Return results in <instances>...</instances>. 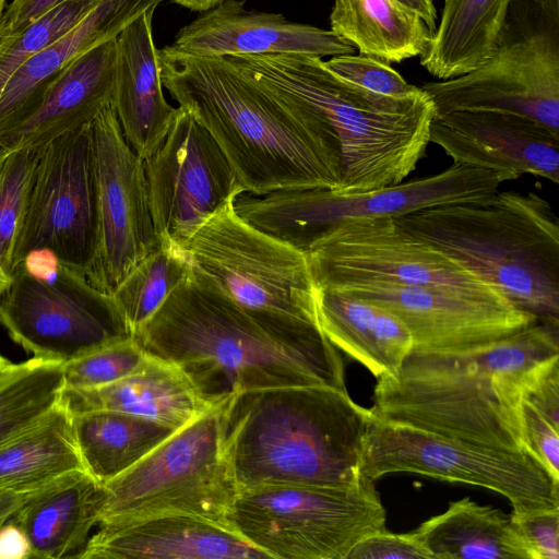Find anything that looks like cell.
<instances>
[{
    "instance_id": "6da1fadb",
    "label": "cell",
    "mask_w": 559,
    "mask_h": 559,
    "mask_svg": "<svg viewBox=\"0 0 559 559\" xmlns=\"http://www.w3.org/2000/svg\"><path fill=\"white\" fill-rule=\"evenodd\" d=\"M133 340L146 355L181 369L211 406L267 388L347 391L340 350L318 323L251 312L193 263Z\"/></svg>"
},
{
    "instance_id": "7a4b0ae2",
    "label": "cell",
    "mask_w": 559,
    "mask_h": 559,
    "mask_svg": "<svg viewBox=\"0 0 559 559\" xmlns=\"http://www.w3.org/2000/svg\"><path fill=\"white\" fill-rule=\"evenodd\" d=\"M159 56L164 88L212 134L243 192L341 188V143L319 116L228 58Z\"/></svg>"
},
{
    "instance_id": "3957f363",
    "label": "cell",
    "mask_w": 559,
    "mask_h": 559,
    "mask_svg": "<svg viewBox=\"0 0 559 559\" xmlns=\"http://www.w3.org/2000/svg\"><path fill=\"white\" fill-rule=\"evenodd\" d=\"M559 325L536 323L461 352L412 350L394 376L377 379L372 416L439 436L531 452L522 405L542 367L559 356Z\"/></svg>"
},
{
    "instance_id": "277c9868",
    "label": "cell",
    "mask_w": 559,
    "mask_h": 559,
    "mask_svg": "<svg viewBox=\"0 0 559 559\" xmlns=\"http://www.w3.org/2000/svg\"><path fill=\"white\" fill-rule=\"evenodd\" d=\"M226 455L239 489L358 484L372 418L347 391L287 385L237 393L222 404Z\"/></svg>"
},
{
    "instance_id": "5b68a950",
    "label": "cell",
    "mask_w": 559,
    "mask_h": 559,
    "mask_svg": "<svg viewBox=\"0 0 559 559\" xmlns=\"http://www.w3.org/2000/svg\"><path fill=\"white\" fill-rule=\"evenodd\" d=\"M228 59L334 130L343 160L336 193L356 194L401 183L425 154L435 108L421 87L404 97L376 94L345 81L329 70L322 58L310 55Z\"/></svg>"
},
{
    "instance_id": "8992f818",
    "label": "cell",
    "mask_w": 559,
    "mask_h": 559,
    "mask_svg": "<svg viewBox=\"0 0 559 559\" xmlns=\"http://www.w3.org/2000/svg\"><path fill=\"white\" fill-rule=\"evenodd\" d=\"M395 219L516 308L559 325V221L539 194L496 190Z\"/></svg>"
},
{
    "instance_id": "52a82bcc",
    "label": "cell",
    "mask_w": 559,
    "mask_h": 559,
    "mask_svg": "<svg viewBox=\"0 0 559 559\" xmlns=\"http://www.w3.org/2000/svg\"><path fill=\"white\" fill-rule=\"evenodd\" d=\"M420 87L435 116L509 114L559 135V0H511L496 47L483 64Z\"/></svg>"
},
{
    "instance_id": "ba28073f",
    "label": "cell",
    "mask_w": 559,
    "mask_h": 559,
    "mask_svg": "<svg viewBox=\"0 0 559 559\" xmlns=\"http://www.w3.org/2000/svg\"><path fill=\"white\" fill-rule=\"evenodd\" d=\"M229 527L269 558L346 559L361 538L385 530L374 480L349 488L260 485L239 489Z\"/></svg>"
},
{
    "instance_id": "9c48e42d",
    "label": "cell",
    "mask_w": 559,
    "mask_h": 559,
    "mask_svg": "<svg viewBox=\"0 0 559 559\" xmlns=\"http://www.w3.org/2000/svg\"><path fill=\"white\" fill-rule=\"evenodd\" d=\"M104 486L98 524L183 513L230 528L228 518L239 487L226 455L222 404L177 429Z\"/></svg>"
},
{
    "instance_id": "30bf717a",
    "label": "cell",
    "mask_w": 559,
    "mask_h": 559,
    "mask_svg": "<svg viewBox=\"0 0 559 559\" xmlns=\"http://www.w3.org/2000/svg\"><path fill=\"white\" fill-rule=\"evenodd\" d=\"M0 324L34 358L59 364L133 337L112 296L48 250L29 252L14 267Z\"/></svg>"
},
{
    "instance_id": "8fae6325",
    "label": "cell",
    "mask_w": 559,
    "mask_h": 559,
    "mask_svg": "<svg viewBox=\"0 0 559 559\" xmlns=\"http://www.w3.org/2000/svg\"><path fill=\"white\" fill-rule=\"evenodd\" d=\"M509 179L500 173L453 163L426 177L356 194L330 189L239 193L235 212L254 228L304 253L333 226L352 218L400 217L439 205L486 197Z\"/></svg>"
},
{
    "instance_id": "7c38bea8",
    "label": "cell",
    "mask_w": 559,
    "mask_h": 559,
    "mask_svg": "<svg viewBox=\"0 0 559 559\" xmlns=\"http://www.w3.org/2000/svg\"><path fill=\"white\" fill-rule=\"evenodd\" d=\"M360 472L372 480L402 472L484 487L510 501L511 518L559 510V481L532 452L478 445L373 416Z\"/></svg>"
},
{
    "instance_id": "4fadbf2b",
    "label": "cell",
    "mask_w": 559,
    "mask_h": 559,
    "mask_svg": "<svg viewBox=\"0 0 559 559\" xmlns=\"http://www.w3.org/2000/svg\"><path fill=\"white\" fill-rule=\"evenodd\" d=\"M306 254L317 287L369 282L510 302L442 251L403 228L395 217L344 221L317 239Z\"/></svg>"
},
{
    "instance_id": "5bb4252c",
    "label": "cell",
    "mask_w": 559,
    "mask_h": 559,
    "mask_svg": "<svg viewBox=\"0 0 559 559\" xmlns=\"http://www.w3.org/2000/svg\"><path fill=\"white\" fill-rule=\"evenodd\" d=\"M183 252L245 309L318 323L307 254L248 224L233 202L192 236Z\"/></svg>"
},
{
    "instance_id": "9a60e30c",
    "label": "cell",
    "mask_w": 559,
    "mask_h": 559,
    "mask_svg": "<svg viewBox=\"0 0 559 559\" xmlns=\"http://www.w3.org/2000/svg\"><path fill=\"white\" fill-rule=\"evenodd\" d=\"M99 243L98 193L91 123L41 147L12 270L32 251L48 250L88 276Z\"/></svg>"
},
{
    "instance_id": "2e32d148",
    "label": "cell",
    "mask_w": 559,
    "mask_h": 559,
    "mask_svg": "<svg viewBox=\"0 0 559 559\" xmlns=\"http://www.w3.org/2000/svg\"><path fill=\"white\" fill-rule=\"evenodd\" d=\"M143 164L156 234L180 251L243 192L215 139L180 106L166 136Z\"/></svg>"
},
{
    "instance_id": "e0dca14e",
    "label": "cell",
    "mask_w": 559,
    "mask_h": 559,
    "mask_svg": "<svg viewBox=\"0 0 559 559\" xmlns=\"http://www.w3.org/2000/svg\"><path fill=\"white\" fill-rule=\"evenodd\" d=\"M98 193L99 243L86 277L112 294L130 271L162 243L152 216L143 158L123 136L112 105L91 122Z\"/></svg>"
},
{
    "instance_id": "ac0fdd59",
    "label": "cell",
    "mask_w": 559,
    "mask_h": 559,
    "mask_svg": "<svg viewBox=\"0 0 559 559\" xmlns=\"http://www.w3.org/2000/svg\"><path fill=\"white\" fill-rule=\"evenodd\" d=\"M378 305L407 328L415 352H461L506 338L538 320L511 302L471 299L440 290L381 283L332 287Z\"/></svg>"
},
{
    "instance_id": "d6986e66",
    "label": "cell",
    "mask_w": 559,
    "mask_h": 559,
    "mask_svg": "<svg viewBox=\"0 0 559 559\" xmlns=\"http://www.w3.org/2000/svg\"><path fill=\"white\" fill-rule=\"evenodd\" d=\"M429 143L453 163L500 173L509 181L528 174L559 182V135L525 117L491 111L433 116Z\"/></svg>"
},
{
    "instance_id": "ffe728a7",
    "label": "cell",
    "mask_w": 559,
    "mask_h": 559,
    "mask_svg": "<svg viewBox=\"0 0 559 559\" xmlns=\"http://www.w3.org/2000/svg\"><path fill=\"white\" fill-rule=\"evenodd\" d=\"M168 55L228 58L302 53L316 57L355 52L331 29L288 21L283 14L247 11L240 0H224L183 26Z\"/></svg>"
},
{
    "instance_id": "44dd1931",
    "label": "cell",
    "mask_w": 559,
    "mask_h": 559,
    "mask_svg": "<svg viewBox=\"0 0 559 559\" xmlns=\"http://www.w3.org/2000/svg\"><path fill=\"white\" fill-rule=\"evenodd\" d=\"M99 525L75 558H269L230 528L183 513H162Z\"/></svg>"
},
{
    "instance_id": "7402d4cb",
    "label": "cell",
    "mask_w": 559,
    "mask_h": 559,
    "mask_svg": "<svg viewBox=\"0 0 559 559\" xmlns=\"http://www.w3.org/2000/svg\"><path fill=\"white\" fill-rule=\"evenodd\" d=\"M148 9L116 37V67L111 105L129 145L146 158L162 143L178 107L165 98L160 56L153 38Z\"/></svg>"
},
{
    "instance_id": "603a6c76",
    "label": "cell",
    "mask_w": 559,
    "mask_h": 559,
    "mask_svg": "<svg viewBox=\"0 0 559 559\" xmlns=\"http://www.w3.org/2000/svg\"><path fill=\"white\" fill-rule=\"evenodd\" d=\"M115 67L116 38L79 56L50 83L38 107L0 134L2 146L8 153L43 147L67 132L90 124L111 104Z\"/></svg>"
},
{
    "instance_id": "cb8c5ba5",
    "label": "cell",
    "mask_w": 559,
    "mask_h": 559,
    "mask_svg": "<svg viewBox=\"0 0 559 559\" xmlns=\"http://www.w3.org/2000/svg\"><path fill=\"white\" fill-rule=\"evenodd\" d=\"M164 0H100L71 31L29 58L0 92V134L9 131L40 104L56 76L90 49L116 38L132 21Z\"/></svg>"
},
{
    "instance_id": "d4e9b609",
    "label": "cell",
    "mask_w": 559,
    "mask_h": 559,
    "mask_svg": "<svg viewBox=\"0 0 559 559\" xmlns=\"http://www.w3.org/2000/svg\"><path fill=\"white\" fill-rule=\"evenodd\" d=\"M59 403L71 414L116 411L179 429L214 407L177 366L151 357L134 372L110 384L61 390Z\"/></svg>"
},
{
    "instance_id": "484cf974",
    "label": "cell",
    "mask_w": 559,
    "mask_h": 559,
    "mask_svg": "<svg viewBox=\"0 0 559 559\" xmlns=\"http://www.w3.org/2000/svg\"><path fill=\"white\" fill-rule=\"evenodd\" d=\"M105 499V486L78 469L34 491L11 519L26 534L32 558H75L99 523Z\"/></svg>"
},
{
    "instance_id": "4316f807",
    "label": "cell",
    "mask_w": 559,
    "mask_h": 559,
    "mask_svg": "<svg viewBox=\"0 0 559 559\" xmlns=\"http://www.w3.org/2000/svg\"><path fill=\"white\" fill-rule=\"evenodd\" d=\"M331 31L386 63L423 56L437 28L433 0H334Z\"/></svg>"
},
{
    "instance_id": "83f0119b",
    "label": "cell",
    "mask_w": 559,
    "mask_h": 559,
    "mask_svg": "<svg viewBox=\"0 0 559 559\" xmlns=\"http://www.w3.org/2000/svg\"><path fill=\"white\" fill-rule=\"evenodd\" d=\"M316 316L328 340L377 379L394 376L413 350L404 323L386 309L334 288L316 286Z\"/></svg>"
},
{
    "instance_id": "f1b7e54d",
    "label": "cell",
    "mask_w": 559,
    "mask_h": 559,
    "mask_svg": "<svg viewBox=\"0 0 559 559\" xmlns=\"http://www.w3.org/2000/svg\"><path fill=\"white\" fill-rule=\"evenodd\" d=\"M432 559H536L518 524L465 497L412 531Z\"/></svg>"
},
{
    "instance_id": "f546056e",
    "label": "cell",
    "mask_w": 559,
    "mask_h": 559,
    "mask_svg": "<svg viewBox=\"0 0 559 559\" xmlns=\"http://www.w3.org/2000/svg\"><path fill=\"white\" fill-rule=\"evenodd\" d=\"M78 469H84V466L73 432L72 416L59 402L33 425L0 445V489L35 491Z\"/></svg>"
},
{
    "instance_id": "4dcf8cb0",
    "label": "cell",
    "mask_w": 559,
    "mask_h": 559,
    "mask_svg": "<svg viewBox=\"0 0 559 559\" xmlns=\"http://www.w3.org/2000/svg\"><path fill=\"white\" fill-rule=\"evenodd\" d=\"M511 0H444L420 64L442 80L466 74L492 53Z\"/></svg>"
},
{
    "instance_id": "1f68e13d",
    "label": "cell",
    "mask_w": 559,
    "mask_h": 559,
    "mask_svg": "<svg viewBox=\"0 0 559 559\" xmlns=\"http://www.w3.org/2000/svg\"><path fill=\"white\" fill-rule=\"evenodd\" d=\"M71 416L84 469L103 485L131 468L177 430L116 411Z\"/></svg>"
},
{
    "instance_id": "d6a6232c",
    "label": "cell",
    "mask_w": 559,
    "mask_h": 559,
    "mask_svg": "<svg viewBox=\"0 0 559 559\" xmlns=\"http://www.w3.org/2000/svg\"><path fill=\"white\" fill-rule=\"evenodd\" d=\"M62 364L31 358L11 364L0 374V445L59 402Z\"/></svg>"
},
{
    "instance_id": "836d02e7",
    "label": "cell",
    "mask_w": 559,
    "mask_h": 559,
    "mask_svg": "<svg viewBox=\"0 0 559 559\" xmlns=\"http://www.w3.org/2000/svg\"><path fill=\"white\" fill-rule=\"evenodd\" d=\"M192 262L165 242L144 257L111 296L134 335L190 274Z\"/></svg>"
},
{
    "instance_id": "e575fe53",
    "label": "cell",
    "mask_w": 559,
    "mask_h": 559,
    "mask_svg": "<svg viewBox=\"0 0 559 559\" xmlns=\"http://www.w3.org/2000/svg\"><path fill=\"white\" fill-rule=\"evenodd\" d=\"M100 0H66L0 43V92L8 79L80 23Z\"/></svg>"
},
{
    "instance_id": "d590c367",
    "label": "cell",
    "mask_w": 559,
    "mask_h": 559,
    "mask_svg": "<svg viewBox=\"0 0 559 559\" xmlns=\"http://www.w3.org/2000/svg\"><path fill=\"white\" fill-rule=\"evenodd\" d=\"M41 147L9 152L0 166V265L13 275L12 253Z\"/></svg>"
},
{
    "instance_id": "8d00e7d4",
    "label": "cell",
    "mask_w": 559,
    "mask_h": 559,
    "mask_svg": "<svg viewBox=\"0 0 559 559\" xmlns=\"http://www.w3.org/2000/svg\"><path fill=\"white\" fill-rule=\"evenodd\" d=\"M147 359L132 338L119 341L62 364L63 389L85 390L116 382Z\"/></svg>"
},
{
    "instance_id": "74e56055",
    "label": "cell",
    "mask_w": 559,
    "mask_h": 559,
    "mask_svg": "<svg viewBox=\"0 0 559 559\" xmlns=\"http://www.w3.org/2000/svg\"><path fill=\"white\" fill-rule=\"evenodd\" d=\"M323 63L345 81L376 94L404 97L420 88L408 84L389 63L369 56L338 55Z\"/></svg>"
},
{
    "instance_id": "f35d334b",
    "label": "cell",
    "mask_w": 559,
    "mask_h": 559,
    "mask_svg": "<svg viewBox=\"0 0 559 559\" xmlns=\"http://www.w3.org/2000/svg\"><path fill=\"white\" fill-rule=\"evenodd\" d=\"M346 559H432L413 532L396 534L386 528L365 536Z\"/></svg>"
},
{
    "instance_id": "ab89813d",
    "label": "cell",
    "mask_w": 559,
    "mask_h": 559,
    "mask_svg": "<svg viewBox=\"0 0 559 559\" xmlns=\"http://www.w3.org/2000/svg\"><path fill=\"white\" fill-rule=\"evenodd\" d=\"M524 431L530 451L559 481V428L523 400Z\"/></svg>"
},
{
    "instance_id": "60d3db41",
    "label": "cell",
    "mask_w": 559,
    "mask_h": 559,
    "mask_svg": "<svg viewBox=\"0 0 559 559\" xmlns=\"http://www.w3.org/2000/svg\"><path fill=\"white\" fill-rule=\"evenodd\" d=\"M511 520L520 527L536 559H559V510Z\"/></svg>"
},
{
    "instance_id": "b9f144b4",
    "label": "cell",
    "mask_w": 559,
    "mask_h": 559,
    "mask_svg": "<svg viewBox=\"0 0 559 559\" xmlns=\"http://www.w3.org/2000/svg\"><path fill=\"white\" fill-rule=\"evenodd\" d=\"M524 401L559 428V356L537 372L525 390Z\"/></svg>"
},
{
    "instance_id": "7bdbcfd3",
    "label": "cell",
    "mask_w": 559,
    "mask_h": 559,
    "mask_svg": "<svg viewBox=\"0 0 559 559\" xmlns=\"http://www.w3.org/2000/svg\"><path fill=\"white\" fill-rule=\"evenodd\" d=\"M66 0H12L0 17V43Z\"/></svg>"
},
{
    "instance_id": "ee69618b",
    "label": "cell",
    "mask_w": 559,
    "mask_h": 559,
    "mask_svg": "<svg viewBox=\"0 0 559 559\" xmlns=\"http://www.w3.org/2000/svg\"><path fill=\"white\" fill-rule=\"evenodd\" d=\"M32 547L29 540L12 519L0 527V559H29Z\"/></svg>"
},
{
    "instance_id": "f6af8a7d",
    "label": "cell",
    "mask_w": 559,
    "mask_h": 559,
    "mask_svg": "<svg viewBox=\"0 0 559 559\" xmlns=\"http://www.w3.org/2000/svg\"><path fill=\"white\" fill-rule=\"evenodd\" d=\"M36 491V490H35ZM34 491L19 492L0 489V527L4 525Z\"/></svg>"
},
{
    "instance_id": "bcb514c9",
    "label": "cell",
    "mask_w": 559,
    "mask_h": 559,
    "mask_svg": "<svg viewBox=\"0 0 559 559\" xmlns=\"http://www.w3.org/2000/svg\"><path fill=\"white\" fill-rule=\"evenodd\" d=\"M191 11L205 12L222 3L224 0H168Z\"/></svg>"
},
{
    "instance_id": "7dc6e473",
    "label": "cell",
    "mask_w": 559,
    "mask_h": 559,
    "mask_svg": "<svg viewBox=\"0 0 559 559\" xmlns=\"http://www.w3.org/2000/svg\"><path fill=\"white\" fill-rule=\"evenodd\" d=\"M13 275L10 274L5 269H3L0 265V299L4 295V293L8 290L11 282H12Z\"/></svg>"
},
{
    "instance_id": "c3c4849f",
    "label": "cell",
    "mask_w": 559,
    "mask_h": 559,
    "mask_svg": "<svg viewBox=\"0 0 559 559\" xmlns=\"http://www.w3.org/2000/svg\"><path fill=\"white\" fill-rule=\"evenodd\" d=\"M11 364L12 362L10 360L0 355V374Z\"/></svg>"
},
{
    "instance_id": "681fc988",
    "label": "cell",
    "mask_w": 559,
    "mask_h": 559,
    "mask_svg": "<svg viewBox=\"0 0 559 559\" xmlns=\"http://www.w3.org/2000/svg\"><path fill=\"white\" fill-rule=\"evenodd\" d=\"M8 154L9 153L5 151V148L0 143V166L2 165V163L5 159V157L8 156Z\"/></svg>"
},
{
    "instance_id": "f907efd6",
    "label": "cell",
    "mask_w": 559,
    "mask_h": 559,
    "mask_svg": "<svg viewBox=\"0 0 559 559\" xmlns=\"http://www.w3.org/2000/svg\"><path fill=\"white\" fill-rule=\"evenodd\" d=\"M5 8V0H0V17L4 11Z\"/></svg>"
},
{
    "instance_id": "816d5d0a",
    "label": "cell",
    "mask_w": 559,
    "mask_h": 559,
    "mask_svg": "<svg viewBox=\"0 0 559 559\" xmlns=\"http://www.w3.org/2000/svg\"><path fill=\"white\" fill-rule=\"evenodd\" d=\"M2 373V372H1Z\"/></svg>"
}]
</instances>
